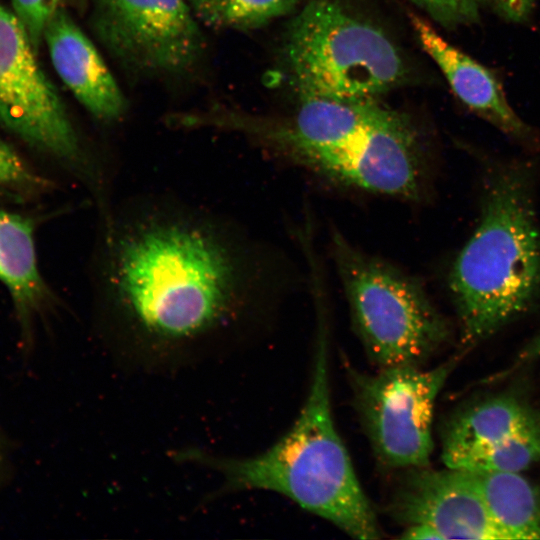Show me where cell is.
I'll use <instances>...</instances> for the list:
<instances>
[{"label":"cell","instance_id":"cell-7","mask_svg":"<svg viewBox=\"0 0 540 540\" xmlns=\"http://www.w3.org/2000/svg\"><path fill=\"white\" fill-rule=\"evenodd\" d=\"M35 54L13 12L0 5V123L58 161L104 212L113 202L108 165L81 139Z\"/></svg>","mask_w":540,"mask_h":540},{"label":"cell","instance_id":"cell-11","mask_svg":"<svg viewBox=\"0 0 540 540\" xmlns=\"http://www.w3.org/2000/svg\"><path fill=\"white\" fill-rule=\"evenodd\" d=\"M409 18L423 50L435 62L458 100L510 140L530 151L538 150V131L515 111L499 75L446 40L423 17L411 13Z\"/></svg>","mask_w":540,"mask_h":540},{"label":"cell","instance_id":"cell-15","mask_svg":"<svg viewBox=\"0 0 540 540\" xmlns=\"http://www.w3.org/2000/svg\"><path fill=\"white\" fill-rule=\"evenodd\" d=\"M465 471L506 540L540 539V493L521 472Z\"/></svg>","mask_w":540,"mask_h":540},{"label":"cell","instance_id":"cell-10","mask_svg":"<svg viewBox=\"0 0 540 540\" xmlns=\"http://www.w3.org/2000/svg\"><path fill=\"white\" fill-rule=\"evenodd\" d=\"M387 510L402 539L506 540L462 469H405Z\"/></svg>","mask_w":540,"mask_h":540},{"label":"cell","instance_id":"cell-13","mask_svg":"<svg viewBox=\"0 0 540 540\" xmlns=\"http://www.w3.org/2000/svg\"><path fill=\"white\" fill-rule=\"evenodd\" d=\"M540 432V414L511 396H497L454 413L442 432V461L454 468L464 457Z\"/></svg>","mask_w":540,"mask_h":540},{"label":"cell","instance_id":"cell-12","mask_svg":"<svg viewBox=\"0 0 540 540\" xmlns=\"http://www.w3.org/2000/svg\"><path fill=\"white\" fill-rule=\"evenodd\" d=\"M51 62L81 105L98 121L114 123L125 114V97L95 45L59 9L44 33Z\"/></svg>","mask_w":540,"mask_h":540},{"label":"cell","instance_id":"cell-4","mask_svg":"<svg viewBox=\"0 0 540 540\" xmlns=\"http://www.w3.org/2000/svg\"><path fill=\"white\" fill-rule=\"evenodd\" d=\"M483 180L478 224L449 275L466 344L478 343L524 315L540 293L532 166L519 160L492 162Z\"/></svg>","mask_w":540,"mask_h":540},{"label":"cell","instance_id":"cell-9","mask_svg":"<svg viewBox=\"0 0 540 540\" xmlns=\"http://www.w3.org/2000/svg\"><path fill=\"white\" fill-rule=\"evenodd\" d=\"M187 0H94L92 27L103 46L139 72L176 74L200 57L203 37Z\"/></svg>","mask_w":540,"mask_h":540},{"label":"cell","instance_id":"cell-3","mask_svg":"<svg viewBox=\"0 0 540 540\" xmlns=\"http://www.w3.org/2000/svg\"><path fill=\"white\" fill-rule=\"evenodd\" d=\"M319 316L309 391L288 432L251 457L222 458L194 450L182 459L220 473L226 491L279 493L354 538L379 539L376 514L333 421L327 323Z\"/></svg>","mask_w":540,"mask_h":540},{"label":"cell","instance_id":"cell-8","mask_svg":"<svg viewBox=\"0 0 540 540\" xmlns=\"http://www.w3.org/2000/svg\"><path fill=\"white\" fill-rule=\"evenodd\" d=\"M453 365L392 366L369 374L346 364L356 412L380 464L404 470L429 465L435 401Z\"/></svg>","mask_w":540,"mask_h":540},{"label":"cell","instance_id":"cell-17","mask_svg":"<svg viewBox=\"0 0 540 540\" xmlns=\"http://www.w3.org/2000/svg\"><path fill=\"white\" fill-rule=\"evenodd\" d=\"M438 25L454 30L480 24L481 8L477 0H410Z\"/></svg>","mask_w":540,"mask_h":540},{"label":"cell","instance_id":"cell-16","mask_svg":"<svg viewBox=\"0 0 540 540\" xmlns=\"http://www.w3.org/2000/svg\"><path fill=\"white\" fill-rule=\"evenodd\" d=\"M202 23L227 29H253L291 11L297 0H187Z\"/></svg>","mask_w":540,"mask_h":540},{"label":"cell","instance_id":"cell-19","mask_svg":"<svg viewBox=\"0 0 540 540\" xmlns=\"http://www.w3.org/2000/svg\"><path fill=\"white\" fill-rule=\"evenodd\" d=\"M45 185L19 155L0 139V186Z\"/></svg>","mask_w":540,"mask_h":540},{"label":"cell","instance_id":"cell-6","mask_svg":"<svg viewBox=\"0 0 540 540\" xmlns=\"http://www.w3.org/2000/svg\"><path fill=\"white\" fill-rule=\"evenodd\" d=\"M331 239L352 323L370 361L378 368L422 366L449 335L423 287L339 232Z\"/></svg>","mask_w":540,"mask_h":540},{"label":"cell","instance_id":"cell-20","mask_svg":"<svg viewBox=\"0 0 540 540\" xmlns=\"http://www.w3.org/2000/svg\"><path fill=\"white\" fill-rule=\"evenodd\" d=\"M481 10H486L500 20L524 25L530 22L540 0H477Z\"/></svg>","mask_w":540,"mask_h":540},{"label":"cell","instance_id":"cell-5","mask_svg":"<svg viewBox=\"0 0 540 540\" xmlns=\"http://www.w3.org/2000/svg\"><path fill=\"white\" fill-rule=\"evenodd\" d=\"M285 57L301 98L374 100L405 75L387 35L332 0H312L293 18Z\"/></svg>","mask_w":540,"mask_h":540},{"label":"cell","instance_id":"cell-18","mask_svg":"<svg viewBox=\"0 0 540 540\" xmlns=\"http://www.w3.org/2000/svg\"><path fill=\"white\" fill-rule=\"evenodd\" d=\"M11 3L13 14L37 52L44 40L47 25L60 9V0H11Z\"/></svg>","mask_w":540,"mask_h":540},{"label":"cell","instance_id":"cell-1","mask_svg":"<svg viewBox=\"0 0 540 540\" xmlns=\"http://www.w3.org/2000/svg\"><path fill=\"white\" fill-rule=\"evenodd\" d=\"M98 327L139 356L166 359L230 334L254 306L261 266L227 217L178 197H131L98 218Z\"/></svg>","mask_w":540,"mask_h":540},{"label":"cell","instance_id":"cell-2","mask_svg":"<svg viewBox=\"0 0 540 540\" xmlns=\"http://www.w3.org/2000/svg\"><path fill=\"white\" fill-rule=\"evenodd\" d=\"M301 99L290 124L272 125L220 109L209 111L205 123L248 134L338 183L408 199L420 196L424 155L406 116L374 100Z\"/></svg>","mask_w":540,"mask_h":540},{"label":"cell","instance_id":"cell-14","mask_svg":"<svg viewBox=\"0 0 540 540\" xmlns=\"http://www.w3.org/2000/svg\"><path fill=\"white\" fill-rule=\"evenodd\" d=\"M0 282L9 291L21 317L51 300L39 271L32 221L0 209Z\"/></svg>","mask_w":540,"mask_h":540},{"label":"cell","instance_id":"cell-21","mask_svg":"<svg viewBox=\"0 0 540 540\" xmlns=\"http://www.w3.org/2000/svg\"><path fill=\"white\" fill-rule=\"evenodd\" d=\"M531 349L535 355L540 356V337L534 342Z\"/></svg>","mask_w":540,"mask_h":540}]
</instances>
